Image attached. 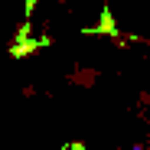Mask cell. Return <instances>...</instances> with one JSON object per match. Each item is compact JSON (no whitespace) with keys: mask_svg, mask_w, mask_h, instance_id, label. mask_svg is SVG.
I'll use <instances>...</instances> for the list:
<instances>
[{"mask_svg":"<svg viewBox=\"0 0 150 150\" xmlns=\"http://www.w3.org/2000/svg\"><path fill=\"white\" fill-rule=\"evenodd\" d=\"M69 150H85V144H69Z\"/></svg>","mask_w":150,"mask_h":150,"instance_id":"1","label":"cell"}]
</instances>
